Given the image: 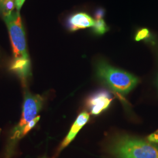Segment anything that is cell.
<instances>
[{"label": "cell", "instance_id": "10", "mask_svg": "<svg viewBox=\"0 0 158 158\" xmlns=\"http://www.w3.org/2000/svg\"><path fill=\"white\" fill-rule=\"evenodd\" d=\"M15 6V0H5L2 7L1 13L4 17L11 15Z\"/></svg>", "mask_w": 158, "mask_h": 158}, {"label": "cell", "instance_id": "17", "mask_svg": "<svg viewBox=\"0 0 158 158\" xmlns=\"http://www.w3.org/2000/svg\"><path fill=\"white\" fill-rule=\"evenodd\" d=\"M0 134H1V130H0Z\"/></svg>", "mask_w": 158, "mask_h": 158}, {"label": "cell", "instance_id": "16", "mask_svg": "<svg viewBox=\"0 0 158 158\" xmlns=\"http://www.w3.org/2000/svg\"><path fill=\"white\" fill-rule=\"evenodd\" d=\"M157 85H158V78H157Z\"/></svg>", "mask_w": 158, "mask_h": 158}, {"label": "cell", "instance_id": "8", "mask_svg": "<svg viewBox=\"0 0 158 158\" xmlns=\"http://www.w3.org/2000/svg\"><path fill=\"white\" fill-rule=\"evenodd\" d=\"M134 40L136 42H145L154 44L155 36L150 29L147 28L136 29L134 33Z\"/></svg>", "mask_w": 158, "mask_h": 158}, {"label": "cell", "instance_id": "15", "mask_svg": "<svg viewBox=\"0 0 158 158\" xmlns=\"http://www.w3.org/2000/svg\"><path fill=\"white\" fill-rule=\"evenodd\" d=\"M5 0H0V14L1 13V10H2V7L3 6V4Z\"/></svg>", "mask_w": 158, "mask_h": 158}, {"label": "cell", "instance_id": "13", "mask_svg": "<svg viewBox=\"0 0 158 158\" xmlns=\"http://www.w3.org/2000/svg\"><path fill=\"white\" fill-rule=\"evenodd\" d=\"M147 139L149 142L155 143H158V130L156 132H155L154 133L151 134L150 135L148 136Z\"/></svg>", "mask_w": 158, "mask_h": 158}, {"label": "cell", "instance_id": "7", "mask_svg": "<svg viewBox=\"0 0 158 158\" xmlns=\"http://www.w3.org/2000/svg\"><path fill=\"white\" fill-rule=\"evenodd\" d=\"M89 118L90 115L87 112H83L79 114L76 120L74 121L73 124L72 126L68 133V135L66 136V137L64 138L61 145H60L58 149V152H60L64 148L68 147V145L73 140L79 131L88 122Z\"/></svg>", "mask_w": 158, "mask_h": 158}, {"label": "cell", "instance_id": "5", "mask_svg": "<svg viewBox=\"0 0 158 158\" xmlns=\"http://www.w3.org/2000/svg\"><path fill=\"white\" fill-rule=\"evenodd\" d=\"M112 101L113 98L107 91H98L89 97L86 106L91 114L97 115L107 109Z\"/></svg>", "mask_w": 158, "mask_h": 158}, {"label": "cell", "instance_id": "4", "mask_svg": "<svg viewBox=\"0 0 158 158\" xmlns=\"http://www.w3.org/2000/svg\"><path fill=\"white\" fill-rule=\"evenodd\" d=\"M44 98L39 94H32L29 91L24 93L22 117L19 124L14 129L11 139H19L23 138V130L27 124L36 117L38 113L42 109Z\"/></svg>", "mask_w": 158, "mask_h": 158}, {"label": "cell", "instance_id": "2", "mask_svg": "<svg viewBox=\"0 0 158 158\" xmlns=\"http://www.w3.org/2000/svg\"><path fill=\"white\" fill-rule=\"evenodd\" d=\"M97 77L113 90L120 94H127L139 82L134 75L115 68L105 60L98 59L95 64Z\"/></svg>", "mask_w": 158, "mask_h": 158}, {"label": "cell", "instance_id": "14", "mask_svg": "<svg viewBox=\"0 0 158 158\" xmlns=\"http://www.w3.org/2000/svg\"><path fill=\"white\" fill-rule=\"evenodd\" d=\"M25 0H15V6L17 11H19Z\"/></svg>", "mask_w": 158, "mask_h": 158}, {"label": "cell", "instance_id": "12", "mask_svg": "<svg viewBox=\"0 0 158 158\" xmlns=\"http://www.w3.org/2000/svg\"><path fill=\"white\" fill-rule=\"evenodd\" d=\"M106 14V11L102 8H96L94 12V17L95 19L99 18H104Z\"/></svg>", "mask_w": 158, "mask_h": 158}, {"label": "cell", "instance_id": "6", "mask_svg": "<svg viewBox=\"0 0 158 158\" xmlns=\"http://www.w3.org/2000/svg\"><path fill=\"white\" fill-rule=\"evenodd\" d=\"M94 23V20L86 12H74L68 17L66 27L70 32L78 30L91 28Z\"/></svg>", "mask_w": 158, "mask_h": 158}, {"label": "cell", "instance_id": "9", "mask_svg": "<svg viewBox=\"0 0 158 158\" xmlns=\"http://www.w3.org/2000/svg\"><path fill=\"white\" fill-rule=\"evenodd\" d=\"M91 29V33L97 36H102L106 34L110 29V27L104 21V18L95 19L94 25Z\"/></svg>", "mask_w": 158, "mask_h": 158}, {"label": "cell", "instance_id": "1", "mask_svg": "<svg viewBox=\"0 0 158 158\" xmlns=\"http://www.w3.org/2000/svg\"><path fill=\"white\" fill-rule=\"evenodd\" d=\"M109 151L117 158H158V145L129 136L114 138Z\"/></svg>", "mask_w": 158, "mask_h": 158}, {"label": "cell", "instance_id": "3", "mask_svg": "<svg viewBox=\"0 0 158 158\" xmlns=\"http://www.w3.org/2000/svg\"><path fill=\"white\" fill-rule=\"evenodd\" d=\"M11 41L14 59L12 62H30L27 51L25 33L19 11H13L4 17Z\"/></svg>", "mask_w": 158, "mask_h": 158}, {"label": "cell", "instance_id": "11", "mask_svg": "<svg viewBox=\"0 0 158 158\" xmlns=\"http://www.w3.org/2000/svg\"><path fill=\"white\" fill-rule=\"evenodd\" d=\"M40 119V116H37L36 117H35L34 119L31 121L29 123L27 124L23 130V134H22L23 137L26 134H27L29 132L34 128L36 124L38 123Z\"/></svg>", "mask_w": 158, "mask_h": 158}]
</instances>
